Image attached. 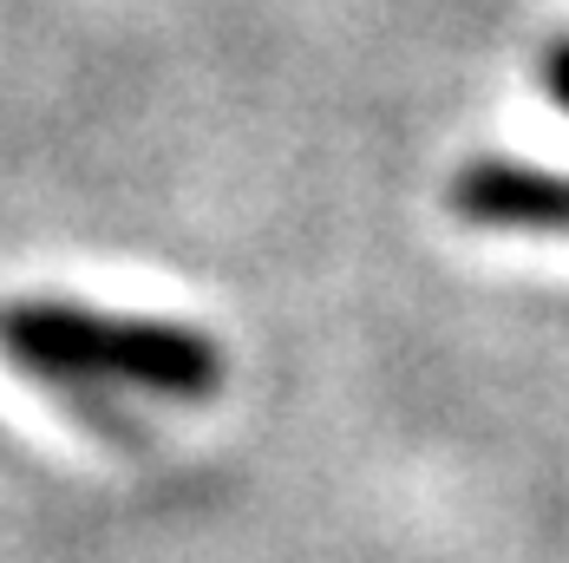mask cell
Returning <instances> with one entry per match:
<instances>
[{
	"label": "cell",
	"mask_w": 569,
	"mask_h": 563,
	"mask_svg": "<svg viewBox=\"0 0 569 563\" xmlns=\"http://www.w3.org/2000/svg\"><path fill=\"white\" fill-rule=\"evenodd\" d=\"M0 360L27 381H40L72 413L86 433L138 446L144 419L124 394L177 399L197 406L229 381L223 347L190 328V322H158V315H99L59 295H20L0 302Z\"/></svg>",
	"instance_id": "6da1fadb"
},
{
	"label": "cell",
	"mask_w": 569,
	"mask_h": 563,
	"mask_svg": "<svg viewBox=\"0 0 569 563\" xmlns=\"http://www.w3.org/2000/svg\"><path fill=\"white\" fill-rule=\"evenodd\" d=\"M458 224L471 229H537L569 236V170L511 165V158H471L446 190Z\"/></svg>",
	"instance_id": "7a4b0ae2"
},
{
	"label": "cell",
	"mask_w": 569,
	"mask_h": 563,
	"mask_svg": "<svg viewBox=\"0 0 569 563\" xmlns=\"http://www.w3.org/2000/svg\"><path fill=\"white\" fill-rule=\"evenodd\" d=\"M543 92L569 112V33H557V40L543 47Z\"/></svg>",
	"instance_id": "3957f363"
}]
</instances>
